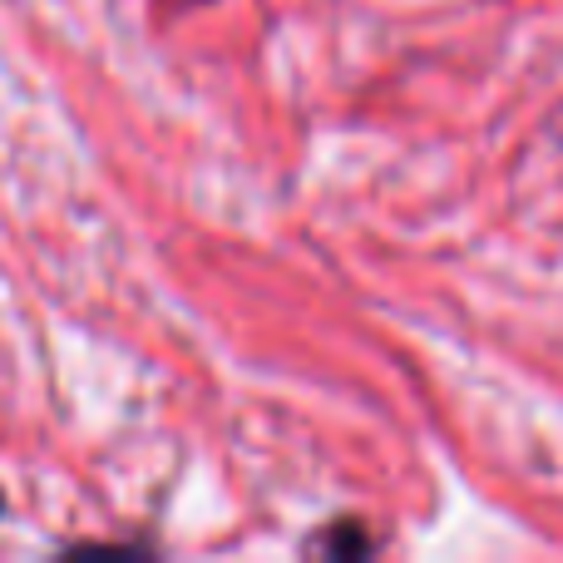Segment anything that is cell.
<instances>
[{
	"label": "cell",
	"instance_id": "obj_1",
	"mask_svg": "<svg viewBox=\"0 0 563 563\" xmlns=\"http://www.w3.org/2000/svg\"><path fill=\"white\" fill-rule=\"evenodd\" d=\"M321 554H331V559H356V554H371V539H366V529L356 525V519H341L336 525V534H327L321 539Z\"/></svg>",
	"mask_w": 563,
	"mask_h": 563
},
{
	"label": "cell",
	"instance_id": "obj_2",
	"mask_svg": "<svg viewBox=\"0 0 563 563\" xmlns=\"http://www.w3.org/2000/svg\"><path fill=\"white\" fill-rule=\"evenodd\" d=\"M0 509H5V495H0Z\"/></svg>",
	"mask_w": 563,
	"mask_h": 563
}]
</instances>
